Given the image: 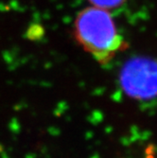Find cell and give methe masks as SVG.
<instances>
[{"label": "cell", "instance_id": "cell-1", "mask_svg": "<svg viewBox=\"0 0 157 158\" xmlns=\"http://www.w3.org/2000/svg\"><path fill=\"white\" fill-rule=\"evenodd\" d=\"M75 35L83 48L102 64L114 58L124 45L109 12L95 6L78 13L75 21Z\"/></svg>", "mask_w": 157, "mask_h": 158}, {"label": "cell", "instance_id": "cell-2", "mask_svg": "<svg viewBox=\"0 0 157 158\" xmlns=\"http://www.w3.org/2000/svg\"><path fill=\"white\" fill-rule=\"evenodd\" d=\"M120 84L136 100H150L157 96V61L148 57L129 60L120 72Z\"/></svg>", "mask_w": 157, "mask_h": 158}, {"label": "cell", "instance_id": "cell-3", "mask_svg": "<svg viewBox=\"0 0 157 158\" xmlns=\"http://www.w3.org/2000/svg\"><path fill=\"white\" fill-rule=\"evenodd\" d=\"M95 6L104 10H112L117 7H120L126 0H89Z\"/></svg>", "mask_w": 157, "mask_h": 158}]
</instances>
